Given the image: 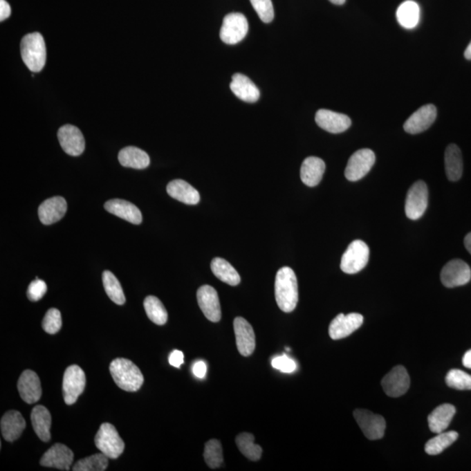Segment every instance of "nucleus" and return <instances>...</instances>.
<instances>
[{"mask_svg": "<svg viewBox=\"0 0 471 471\" xmlns=\"http://www.w3.org/2000/svg\"><path fill=\"white\" fill-rule=\"evenodd\" d=\"M167 192L172 198L185 205H195L200 201V194L198 190L181 179L170 182L167 186Z\"/></svg>", "mask_w": 471, "mask_h": 471, "instance_id": "a878e982", "label": "nucleus"}, {"mask_svg": "<svg viewBox=\"0 0 471 471\" xmlns=\"http://www.w3.org/2000/svg\"><path fill=\"white\" fill-rule=\"evenodd\" d=\"M73 452L62 443H56L46 451L41 459V466L69 470L73 461Z\"/></svg>", "mask_w": 471, "mask_h": 471, "instance_id": "a211bd4d", "label": "nucleus"}, {"mask_svg": "<svg viewBox=\"0 0 471 471\" xmlns=\"http://www.w3.org/2000/svg\"><path fill=\"white\" fill-rule=\"evenodd\" d=\"M272 366L280 372L290 373L297 369V364L287 355L277 356L272 360Z\"/></svg>", "mask_w": 471, "mask_h": 471, "instance_id": "37998d69", "label": "nucleus"}, {"mask_svg": "<svg viewBox=\"0 0 471 471\" xmlns=\"http://www.w3.org/2000/svg\"><path fill=\"white\" fill-rule=\"evenodd\" d=\"M230 90L238 98L246 102H256L259 99L260 92L257 86L248 77L242 73H235L230 83Z\"/></svg>", "mask_w": 471, "mask_h": 471, "instance_id": "393cba45", "label": "nucleus"}, {"mask_svg": "<svg viewBox=\"0 0 471 471\" xmlns=\"http://www.w3.org/2000/svg\"><path fill=\"white\" fill-rule=\"evenodd\" d=\"M31 421L37 436L43 442H49L51 440L50 429H51L52 425V416L49 410L42 405L33 407Z\"/></svg>", "mask_w": 471, "mask_h": 471, "instance_id": "bb28decb", "label": "nucleus"}, {"mask_svg": "<svg viewBox=\"0 0 471 471\" xmlns=\"http://www.w3.org/2000/svg\"><path fill=\"white\" fill-rule=\"evenodd\" d=\"M59 145L69 156H78L85 149V139L81 130L73 125L62 127L58 131Z\"/></svg>", "mask_w": 471, "mask_h": 471, "instance_id": "f3484780", "label": "nucleus"}, {"mask_svg": "<svg viewBox=\"0 0 471 471\" xmlns=\"http://www.w3.org/2000/svg\"><path fill=\"white\" fill-rule=\"evenodd\" d=\"M326 165L322 159L316 156L307 157L300 169V178L303 183L309 187L318 185L325 173Z\"/></svg>", "mask_w": 471, "mask_h": 471, "instance_id": "b1692460", "label": "nucleus"}, {"mask_svg": "<svg viewBox=\"0 0 471 471\" xmlns=\"http://www.w3.org/2000/svg\"><path fill=\"white\" fill-rule=\"evenodd\" d=\"M315 122L320 128L333 133L345 132L352 124L349 116L327 109H320L317 111Z\"/></svg>", "mask_w": 471, "mask_h": 471, "instance_id": "6ab92c4d", "label": "nucleus"}, {"mask_svg": "<svg viewBox=\"0 0 471 471\" xmlns=\"http://www.w3.org/2000/svg\"><path fill=\"white\" fill-rule=\"evenodd\" d=\"M253 435L250 433L240 434L236 438V443L238 445L240 452L247 459L252 461H258L261 459L263 450L262 447L254 443Z\"/></svg>", "mask_w": 471, "mask_h": 471, "instance_id": "c9c22d12", "label": "nucleus"}, {"mask_svg": "<svg viewBox=\"0 0 471 471\" xmlns=\"http://www.w3.org/2000/svg\"><path fill=\"white\" fill-rule=\"evenodd\" d=\"M86 387L84 371L77 365H72L66 369L63 376L62 393L66 405H73L77 402Z\"/></svg>", "mask_w": 471, "mask_h": 471, "instance_id": "0eeeda50", "label": "nucleus"}, {"mask_svg": "<svg viewBox=\"0 0 471 471\" xmlns=\"http://www.w3.org/2000/svg\"><path fill=\"white\" fill-rule=\"evenodd\" d=\"M429 202V190L425 183L418 181L410 187L407 192L405 212L411 220H417L425 213Z\"/></svg>", "mask_w": 471, "mask_h": 471, "instance_id": "6e6552de", "label": "nucleus"}, {"mask_svg": "<svg viewBox=\"0 0 471 471\" xmlns=\"http://www.w3.org/2000/svg\"><path fill=\"white\" fill-rule=\"evenodd\" d=\"M234 333L240 355H252L256 347V336L252 325L242 317L234 320Z\"/></svg>", "mask_w": 471, "mask_h": 471, "instance_id": "dca6fc26", "label": "nucleus"}, {"mask_svg": "<svg viewBox=\"0 0 471 471\" xmlns=\"http://www.w3.org/2000/svg\"><path fill=\"white\" fill-rule=\"evenodd\" d=\"M62 326V313L58 309L51 308L46 313L42 322V329L49 335H55Z\"/></svg>", "mask_w": 471, "mask_h": 471, "instance_id": "ea45409f", "label": "nucleus"}, {"mask_svg": "<svg viewBox=\"0 0 471 471\" xmlns=\"http://www.w3.org/2000/svg\"><path fill=\"white\" fill-rule=\"evenodd\" d=\"M254 10L263 22L270 23L274 18V8L272 0H250Z\"/></svg>", "mask_w": 471, "mask_h": 471, "instance_id": "a19ab883", "label": "nucleus"}, {"mask_svg": "<svg viewBox=\"0 0 471 471\" xmlns=\"http://www.w3.org/2000/svg\"><path fill=\"white\" fill-rule=\"evenodd\" d=\"M456 414V407L451 404H442L434 409L427 417L430 430L433 433L444 432L449 427Z\"/></svg>", "mask_w": 471, "mask_h": 471, "instance_id": "cd10ccee", "label": "nucleus"}, {"mask_svg": "<svg viewBox=\"0 0 471 471\" xmlns=\"http://www.w3.org/2000/svg\"><path fill=\"white\" fill-rule=\"evenodd\" d=\"M470 279V267L461 259L451 260L444 266L441 273V280L447 288L466 285Z\"/></svg>", "mask_w": 471, "mask_h": 471, "instance_id": "9b49d317", "label": "nucleus"}, {"mask_svg": "<svg viewBox=\"0 0 471 471\" xmlns=\"http://www.w3.org/2000/svg\"><path fill=\"white\" fill-rule=\"evenodd\" d=\"M203 456H205V463L212 469H216L221 466L223 461V449L219 440L212 439L206 443Z\"/></svg>", "mask_w": 471, "mask_h": 471, "instance_id": "4c0bfd02", "label": "nucleus"}, {"mask_svg": "<svg viewBox=\"0 0 471 471\" xmlns=\"http://www.w3.org/2000/svg\"><path fill=\"white\" fill-rule=\"evenodd\" d=\"M95 443L100 451L109 459H118L125 449V443L119 436L116 427L102 423L95 437Z\"/></svg>", "mask_w": 471, "mask_h": 471, "instance_id": "20e7f679", "label": "nucleus"}, {"mask_svg": "<svg viewBox=\"0 0 471 471\" xmlns=\"http://www.w3.org/2000/svg\"><path fill=\"white\" fill-rule=\"evenodd\" d=\"M329 1L333 4L342 6L346 2V0H329Z\"/></svg>", "mask_w": 471, "mask_h": 471, "instance_id": "3c124183", "label": "nucleus"}, {"mask_svg": "<svg viewBox=\"0 0 471 471\" xmlns=\"http://www.w3.org/2000/svg\"><path fill=\"white\" fill-rule=\"evenodd\" d=\"M464 57H465L467 59H471V41L469 46H467L465 52H464Z\"/></svg>", "mask_w": 471, "mask_h": 471, "instance_id": "8fccbe9b", "label": "nucleus"}, {"mask_svg": "<svg viewBox=\"0 0 471 471\" xmlns=\"http://www.w3.org/2000/svg\"><path fill=\"white\" fill-rule=\"evenodd\" d=\"M26 421L19 411L9 410L2 416L0 422L3 438L8 442H15L26 429Z\"/></svg>", "mask_w": 471, "mask_h": 471, "instance_id": "4be33fe9", "label": "nucleus"}, {"mask_svg": "<svg viewBox=\"0 0 471 471\" xmlns=\"http://www.w3.org/2000/svg\"><path fill=\"white\" fill-rule=\"evenodd\" d=\"M444 163L447 178L452 182L459 181L462 178L463 170L462 152L459 147L456 145H450L447 147Z\"/></svg>", "mask_w": 471, "mask_h": 471, "instance_id": "c85d7f7f", "label": "nucleus"}, {"mask_svg": "<svg viewBox=\"0 0 471 471\" xmlns=\"http://www.w3.org/2000/svg\"><path fill=\"white\" fill-rule=\"evenodd\" d=\"M102 282L107 295L109 297V299L117 305H124L126 302L124 293H123L121 284L116 277L109 270H105L102 274Z\"/></svg>", "mask_w": 471, "mask_h": 471, "instance_id": "f704fd0d", "label": "nucleus"}, {"mask_svg": "<svg viewBox=\"0 0 471 471\" xmlns=\"http://www.w3.org/2000/svg\"><path fill=\"white\" fill-rule=\"evenodd\" d=\"M104 207L109 213L133 223V225H140L142 221L141 210L126 200H109L105 203Z\"/></svg>", "mask_w": 471, "mask_h": 471, "instance_id": "5701e85b", "label": "nucleus"}, {"mask_svg": "<svg viewBox=\"0 0 471 471\" xmlns=\"http://www.w3.org/2000/svg\"><path fill=\"white\" fill-rule=\"evenodd\" d=\"M376 163V155L372 150L362 149L353 153L347 163L345 176L351 182L359 181L369 173Z\"/></svg>", "mask_w": 471, "mask_h": 471, "instance_id": "1a4fd4ad", "label": "nucleus"}, {"mask_svg": "<svg viewBox=\"0 0 471 471\" xmlns=\"http://www.w3.org/2000/svg\"><path fill=\"white\" fill-rule=\"evenodd\" d=\"M68 210L66 201L62 196L46 199L39 207V218L43 225H49L59 221Z\"/></svg>", "mask_w": 471, "mask_h": 471, "instance_id": "412c9836", "label": "nucleus"}, {"mask_svg": "<svg viewBox=\"0 0 471 471\" xmlns=\"http://www.w3.org/2000/svg\"><path fill=\"white\" fill-rule=\"evenodd\" d=\"M148 318L158 326H163L168 320V313L165 306L158 298L155 296H148L143 303Z\"/></svg>", "mask_w": 471, "mask_h": 471, "instance_id": "72a5a7b5", "label": "nucleus"}, {"mask_svg": "<svg viewBox=\"0 0 471 471\" xmlns=\"http://www.w3.org/2000/svg\"><path fill=\"white\" fill-rule=\"evenodd\" d=\"M248 31L249 24L245 15L239 12L230 13L223 19L220 38L225 44L235 45L245 39Z\"/></svg>", "mask_w": 471, "mask_h": 471, "instance_id": "423d86ee", "label": "nucleus"}, {"mask_svg": "<svg viewBox=\"0 0 471 471\" xmlns=\"http://www.w3.org/2000/svg\"><path fill=\"white\" fill-rule=\"evenodd\" d=\"M214 275L221 281L230 286H238L241 279L236 269L228 261L221 258H215L210 264Z\"/></svg>", "mask_w": 471, "mask_h": 471, "instance_id": "2f4dec72", "label": "nucleus"}, {"mask_svg": "<svg viewBox=\"0 0 471 471\" xmlns=\"http://www.w3.org/2000/svg\"><path fill=\"white\" fill-rule=\"evenodd\" d=\"M463 366L467 369H471V349L468 351L463 358Z\"/></svg>", "mask_w": 471, "mask_h": 471, "instance_id": "de8ad7c7", "label": "nucleus"}, {"mask_svg": "<svg viewBox=\"0 0 471 471\" xmlns=\"http://www.w3.org/2000/svg\"><path fill=\"white\" fill-rule=\"evenodd\" d=\"M369 247L362 240H355L344 252L340 269L347 274H355L365 268L369 263Z\"/></svg>", "mask_w": 471, "mask_h": 471, "instance_id": "39448f33", "label": "nucleus"}, {"mask_svg": "<svg viewBox=\"0 0 471 471\" xmlns=\"http://www.w3.org/2000/svg\"><path fill=\"white\" fill-rule=\"evenodd\" d=\"M118 159L123 167L136 169H146L150 163L148 154L132 146L122 149L119 153Z\"/></svg>", "mask_w": 471, "mask_h": 471, "instance_id": "c756f323", "label": "nucleus"}, {"mask_svg": "<svg viewBox=\"0 0 471 471\" xmlns=\"http://www.w3.org/2000/svg\"><path fill=\"white\" fill-rule=\"evenodd\" d=\"M437 116L436 106L427 104L416 110L404 123L403 128L411 135L425 131L435 122Z\"/></svg>", "mask_w": 471, "mask_h": 471, "instance_id": "2eb2a0df", "label": "nucleus"}, {"mask_svg": "<svg viewBox=\"0 0 471 471\" xmlns=\"http://www.w3.org/2000/svg\"><path fill=\"white\" fill-rule=\"evenodd\" d=\"M48 290L46 282L36 278L35 281L30 284L28 289V297L31 302H39L45 296Z\"/></svg>", "mask_w": 471, "mask_h": 471, "instance_id": "79ce46f5", "label": "nucleus"}, {"mask_svg": "<svg viewBox=\"0 0 471 471\" xmlns=\"http://www.w3.org/2000/svg\"><path fill=\"white\" fill-rule=\"evenodd\" d=\"M23 62L30 71L39 73L46 65V48L44 38L39 33L26 35L21 43Z\"/></svg>", "mask_w": 471, "mask_h": 471, "instance_id": "7ed1b4c3", "label": "nucleus"}, {"mask_svg": "<svg viewBox=\"0 0 471 471\" xmlns=\"http://www.w3.org/2000/svg\"><path fill=\"white\" fill-rule=\"evenodd\" d=\"M446 384L457 390L471 389V376L459 369L450 370L446 376Z\"/></svg>", "mask_w": 471, "mask_h": 471, "instance_id": "58836bf2", "label": "nucleus"}, {"mask_svg": "<svg viewBox=\"0 0 471 471\" xmlns=\"http://www.w3.org/2000/svg\"><path fill=\"white\" fill-rule=\"evenodd\" d=\"M183 360H185V356H183V352L179 350H174L169 357L170 365L176 367V369H180V367L183 364Z\"/></svg>", "mask_w": 471, "mask_h": 471, "instance_id": "c03bdc74", "label": "nucleus"}, {"mask_svg": "<svg viewBox=\"0 0 471 471\" xmlns=\"http://www.w3.org/2000/svg\"><path fill=\"white\" fill-rule=\"evenodd\" d=\"M362 314L352 313L349 314L340 313L332 320L329 326V335L333 340H342L352 335L358 330L363 324Z\"/></svg>", "mask_w": 471, "mask_h": 471, "instance_id": "f8f14e48", "label": "nucleus"}, {"mask_svg": "<svg viewBox=\"0 0 471 471\" xmlns=\"http://www.w3.org/2000/svg\"><path fill=\"white\" fill-rule=\"evenodd\" d=\"M192 372L194 373V376L198 377V378L199 379L205 378L207 373L206 363L205 362H202V360L196 362L195 364H194V366L192 367Z\"/></svg>", "mask_w": 471, "mask_h": 471, "instance_id": "a18cd8bd", "label": "nucleus"}, {"mask_svg": "<svg viewBox=\"0 0 471 471\" xmlns=\"http://www.w3.org/2000/svg\"><path fill=\"white\" fill-rule=\"evenodd\" d=\"M11 6L6 0H0V21H4L11 15Z\"/></svg>", "mask_w": 471, "mask_h": 471, "instance_id": "49530a36", "label": "nucleus"}, {"mask_svg": "<svg viewBox=\"0 0 471 471\" xmlns=\"http://www.w3.org/2000/svg\"><path fill=\"white\" fill-rule=\"evenodd\" d=\"M109 457L103 453L95 454V455L79 460L73 470L75 471H104L109 466Z\"/></svg>", "mask_w": 471, "mask_h": 471, "instance_id": "e433bc0d", "label": "nucleus"}, {"mask_svg": "<svg viewBox=\"0 0 471 471\" xmlns=\"http://www.w3.org/2000/svg\"><path fill=\"white\" fill-rule=\"evenodd\" d=\"M196 298L200 309L210 322H219L221 320V306L218 292L215 288L208 285L200 287L196 293Z\"/></svg>", "mask_w": 471, "mask_h": 471, "instance_id": "4468645a", "label": "nucleus"}, {"mask_svg": "<svg viewBox=\"0 0 471 471\" xmlns=\"http://www.w3.org/2000/svg\"><path fill=\"white\" fill-rule=\"evenodd\" d=\"M410 386L409 373L405 367L396 366L383 377L382 387L387 396L400 397L407 392Z\"/></svg>", "mask_w": 471, "mask_h": 471, "instance_id": "ddd939ff", "label": "nucleus"}, {"mask_svg": "<svg viewBox=\"0 0 471 471\" xmlns=\"http://www.w3.org/2000/svg\"><path fill=\"white\" fill-rule=\"evenodd\" d=\"M110 373L116 385L127 392H136L141 389L145 377L139 367L131 360L117 358L110 363Z\"/></svg>", "mask_w": 471, "mask_h": 471, "instance_id": "f03ea898", "label": "nucleus"}, {"mask_svg": "<svg viewBox=\"0 0 471 471\" xmlns=\"http://www.w3.org/2000/svg\"><path fill=\"white\" fill-rule=\"evenodd\" d=\"M353 416L367 439L382 438L385 433L386 422L382 416L367 409H356L353 412Z\"/></svg>", "mask_w": 471, "mask_h": 471, "instance_id": "9d476101", "label": "nucleus"}, {"mask_svg": "<svg viewBox=\"0 0 471 471\" xmlns=\"http://www.w3.org/2000/svg\"><path fill=\"white\" fill-rule=\"evenodd\" d=\"M18 390L23 400L28 404L38 402L42 395L41 380L32 370H25L18 380Z\"/></svg>", "mask_w": 471, "mask_h": 471, "instance_id": "aec40b11", "label": "nucleus"}, {"mask_svg": "<svg viewBox=\"0 0 471 471\" xmlns=\"http://www.w3.org/2000/svg\"><path fill=\"white\" fill-rule=\"evenodd\" d=\"M459 438V433L456 431H447L437 434V436L427 441L425 445V451L427 455L436 456L449 447L451 444L456 442Z\"/></svg>", "mask_w": 471, "mask_h": 471, "instance_id": "473e14b6", "label": "nucleus"}, {"mask_svg": "<svg viewBox=\"0 0 471 471\" xmlns=\"http://www.w3.org/2000/svg\"><path fill=\"white\" fill-rule=\"evenodd\" d=\"M275 298L283 312L290 313L296 308L299 302L298 280L295 273L290 267H282L277 273Z\"/></svg>", "mask_w": 471, "mask_h": 471, "instance_id": "f257e3e1", "label": "nucleus"}, {"mask_svg": "<svg viewBox=\"0 0 471 471\" xmlns=\"http://www.w3.org/2000/svg\"><path fill=\"white\" fill-rule=\"evenodd\" d=\"M464 246H465L468 252L471 254V232L467 234L465 239H464Z\"/></svg>", "mask_w": 471, "mask_h": 471, "instance_id": "09e8293b", "label": "nucleus"}, {"mask_svg": "<svg viewBox=\"0 0 471 471\" xmlns=\"http://www.w3.org/2000/svg\"><path fill=\"white\" fill-rule=\"evenodd\" d=\"M399 24L406 29L415 28L420 21V6L413 0H407L400 5L396 11Z\"/></svg>", "mask_w": 471, "mask_h": 471, "instance_id": "7c9ffc66", "label": "nucleus"}]
</instances>
